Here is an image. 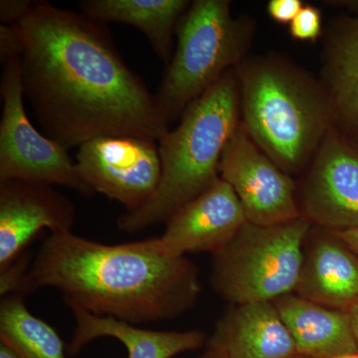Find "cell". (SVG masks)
I'll use <instances>...</instances> for the list:
<instances>
[{
	"mask_svg": "<svg viewBox=\"0 0 358 358\" xmlns=\"http://www.w3.org/2000/svg\"><path fill=\"white\" fill-rule=\"evenodd\" d=\"M14 26L24 98L47 138L69 150L107 136L159 141L169 131L106 24L41 0Z\"/></svg>",
	"mask_w": 358,
	"mask_h": 358,
	"instance_id": "1",
	"label": "cell"
},
{
	"mask_svg": "<svg viewBox=\"0 0 358 358\" xmlns=\"http://www.w3.org/2000/svg\"><path fill=\"white\" fill-rule=\"evenodd\" d=\"M41 288L57 289L71 310L138 327L192 310L201 282L194 263L162 253L154 238L109 245L68 232L45 239L15 294Z\"/></svg>",
	"mask_w": 358,
	"mask_h": 358,
	"instance_id": "2",
	"label": "cell"
},
{
	"mask_svg": "<svg viewBox=\"0 0 358 358\" xmlns=\"http://www.w3.org/2000/svg\"><path fill=\"white\" fill-rule=\"evenodd\" d=\"M240 122V86L234 68L190 103L178 126L159 141V185L140 209L119 216L117 228L138 233L166 224L202 194L219 178L221 157Z\"/></svg>",
	"mask_w": 358,
	"mask_h": 358,
	"instance_id": "3",
	"label": "cell"
},
{
	"mask_svg": "<svg viewBox=\"0 0 358 358\" xmlns=\"http://www.w3.org/2000/svg\"><path fill=\"white\" fill-rule=\"evenodd\" d=\"M235 71L247 134L285 173H301L336 128L326 90L279 59H250Z\"/></svg>",
	"mask_w": 358,
	"mask_h": 358,
	"instance_id": "4",
	"label": "cell"
},
{
	"mask_svg": "<svg viewBox=\"0 0 358 358\" xmlns=\"http://www.w3.org/2000/svg\"><path fill=\"white\" fill-rule=\"evenodd\" d=\"M252 21L235 18L227 0H196L176 30L173 58L155 96L167 126L244 61L253 37Z\"/></svg>",
	"mask_w": 358,
	"mask_h": 358,
	"instance_id": "5",
	"label": "cell"
},
{
	"mask_svg": "<svg viewBox=\"0 0 358 358\" xmlns=\"http://www.w3.org/2000/svg\"><path fill=\"white\" fill-rule=\"evenodd\" d=\"M312 226L303 216L277 225L247 222L212 255L211 288L231 305L274 301L294 294Z\"/></svg>",
	"mask_w": 358,
	"mask_h": 358,
	"instance_id": "6",
	"label": "cell"
},
{
	"mask_svg": "<svg viewBox=\"0 0 358 358\" xmlns=\"http://www.w3.org/2000/svg\"><path fill=\"white\" fill-rule=\"evenodd\" d=\"M0 94V185L18 179L38 181L94 196L68 150L40 134L26 114L20 58L4 63Z\"/></svg>",
	"mask_w": 358,
	"mask_h": 358,
	"instance_id": "7",
	"label": "cell"
},
{
	"mask_svg": "<svg viewBox=\"0 0 358 358\" xmlns=\"http://www.w3.org/2000/svg\"><path fill=\"white\" fill-rule=\"evenodd\" d=\"M80 176L95 192L119 202L126 212L143 206L162 176L157 141L136 136H100L78 148Z\"/></svg>",
	"mask_w": 358,
	"mask_h": 358,
	"instance_id": "8",
	"label": "cell"
},
{
	"mask_svg": "<svg viewBox=\"0 0 358 358\" xmlns=\"http://www.w3.org/2000/svg\"><path fill=\"white\" fill-rule=\"evenodd\" d=\"M219 178L236 193L250 223L277 225L301 217L293 178L258 148L242 122L224 150Z\"/></svg>",
	"mask_w": 358,
	"mask_h": 358,
	"instance_id": "9",
	"label": "cell"
},
{
	"mask_svg": "<svg viewBox=\"0 0 358 358\" xmlns=\"http://www.w3.org/2000/svg\"><path fill=\"white\" fill-rule=\"evenodd\" d=\"M303 217L329 231L358 228V152L331 129L298 192Z\"/></svg>",
	"mask_w": 358,
	"mask_h": 358,
	"instance_id": "10",
	"label": "cell"
},
{
	"mask_svg": "<svg viewBox=\"0 0 358 358\" xmlns=\"http://www.w3.org/2000/svg\"><path fill=\"white\" fill-rule=\"evenodd\" d=\"M76 209L47 183L11 180L0 185V272L21 257L40 231L72 232Z\"/></svg>",
	"mask_w": 358,
	"mask_h": 358,
	"instance_id": "11",
	"label": "cell"
},
{
	"mask_svg": "<svg viewBox=\"0 0 358 358\" xmlns=\"http://www.w3.org/2000/svg\"><path fill=\"white\" fill-rule=\"evenodd\" d=\"M248 222L236 193L218 178L202 194L179 209L166 223L155 246L166 255L218 253Z\"/></svg>",
	"mask_w": 358,
	"mask_h": 358,
	"instance_id": "12",
	"label": "cell"
},
{
	"mask_svg": "<svg viewBox=\"0 0 358 358\" xmlns=\"http://www.w3.org/2000/svg\"><path fill=\"white\" fill-rule=\"evenodd\" d=\"M294 294L350 313L358 306V256L331 231L313 225Z\"/></svg>",
	"mask_w": 358,
	"mask_h": 358,
	"instance_id": "13",
	"label": "cell"
},
{
	"mask_svg": "<svg viewBox=\"0 0 358 358\" xmlns=\"http://www.w3.org/2000/svg\"><path fill=\"white\" fill-rule=\"evenodd\" d=\"M208 343L228 358H299L296 343L273 301L231 305Z\"/></svg>",
	"mask_w": 358,
	"mask_h": 358,
	"instance_id": "14",
	"label": "cell"
},
{
	"mask_svg": "<svg viewBox=\"0 0 358 358\" xmlns=\"http://www.w3.org/2000/svg\"><path fill=\"white\" fill-rule=\"evenodd\" d=\"M75 329L68 345L71 357L77 355L96 338H112L121 341L128 350V358H173L181 353L194 352L206 345V336L192 329L162 331L141 329L114 317L93 315L72 308Z\"/></svg>",
	"mask_w": 358,
	"mask_h": 358,
	"instance_id": "15",
	"label": "cell"
},
{
	"mask_svg": "<svg viewBox=\"0 0 358 358\" xmlns=\"http://www.w3.org/2000/svg\"><path fill=\"white\" fill-rule=\"evenodd\" d=\"M273 303L301 357L336 358L358 352L350 313L324 307L294 293Z\"/></svg>",
	"mask_w": 358,
	"mask_h": 358,
	"instance_id": "16",
	"label": "cell"
},
{
	"mask_svg": "<svg viewBox=\"0 0 358 358\" xmlns=\"http://www.w3.org/2000/svg\"><path fill=\"white\" fill-rule=\"evenodd\" d=\"M189 6L186 0H84L79 4L82 13L103 24L138 28L166 65L173 58L178 26Z\"/></svg>",
	"mask_w": 358,
	"mask_h": 358,
	"instance_id": "17",
	"label": "cell"
},
{
	"mask_svg": "<svg viewBox=\"0 0 358 358\" xmlns=\"http://www.w3.org/2000/svg\"><path fill=\"white\" fill-rule=\"evenodd\" d=\"M322 87L336 127L358 129V17L346 18L334 30L326 53Z\"/></svg>",
	"mask_w": 358,
	"mask_h": 358,
	"instance_id": "18",
	"label": "cell"
},
{
	"mask_svg": "<svg viewBox=\"0 0 358 358\" xmlns=\"http://www.w3.org/2000/svg\"><path fill=\"white\" fill-rule=\"evenodd\" d=\"M0 343L22 358H66L56 329L30 313L18 294L4 296L0 303Z\"/></svg>",
	"mask_w": 358,
	"mask_h": 358,
	"instance_id": "19",
	"label": "cell"
},
{
	"mask_svg": "<svg viewBox=\"0 0 358 358\" xmlns=\"http://www.w3.org/2000/svg\"><path fill=\"white\" fill-rule=\"evenodd\" d=\"M322 17L319 8L303 6L289 24V34L299 41L315 42L322 34Z\"/></svg>",
	"mask_w": 358,
	"mask_h": 358,
	"instance_id": "20",
	"label": "cell"
},
{
	"mask_svg": "<svg viewBox=\"0 0 358 358\" xmlns=\"http://www.w3.org/2000/svg\"><path fill=\"white\" fill-rule=\"evenodd\" d=\"M22 52V42L14 25H1L0 27V58L6 63L13 58H20Z\"/></svg>",
	"mask_w": 358,
	"mask_h": 358,
	"instance_id": "21",
	"label": "cell"
},
{
	"mask_svg": "<svg viewBox=\"0 0 358 358\" xmlns=\"http://www.w3.org/2000/svg\"><path fill=\"white\" fill-rule=\"evenodd\" d=\"M34 1L30 0H1L0 20L6 25H16L29 14Z\"/></svg>",
	"mask_w": 358,
	"mask_h": 358,
	"instance_id": "22",
	"label": "cell"
},
{
	"mask_svg": "<svg viewBox=\"0 0 358 358\" xmlns=\"http://www.w3.org/2000/svg\"><path fill=\"white\" fill-rule=\"evenodd\" d=\"M303 6L301 0H271L268 3V15L275 22L291 24Z\"/></svg>",
	"mask_w": 358,
	"mask_h": 358,
	"instance_id": "23",
	"label": "cell"
},
{
	"mask_svg": "<svg viewBox=\"0 0 358 358\" xmlns=\"http://www.w3.org/2000/svg\"><path fill=\"white\" fill-rule=\"evenodd\" d=\"M343 243L348 245L358 256V228L350 230L331 231Z\"/></svg>",
	"mask_w": 358,
	"mask_h": 358,
	"instance_id": "24",
	"label": "cell"
},
{
	"mask_svg": "<svg viewBox=\"0 0 358 358\" xmlns=\"http://www.w3.org/2000/svg\"><path fill=\"white\" fill-rule=\"evenodd\" d=\"M196 358H228L220 350H218L215 346L212 345L211 343L207 341L206 345H205L204 350ZM299 358H307L300 357Z\"/></svg>",
	"mask_w": 358,
	"mask_h": 358,
	"instance_id": "25",
	"label": "cell"
},
{
	"mask_svg": "<svg viewBox=\"0 0 358 358\" xmlns=\"http://www.w3.org/2000/svg\"><path fill=\"white\" fill-rule=\"evenodd\" d=\"M0 358H22L6 343H0Z\"/></svg>",
	"mask_w": 358,
	"mask_h": 358,
	"instance_id": "26",
	"label": "cell"
},
{
	"mask_svg": "<svg viewBox=\"0 0 358 358\" xmlns=\"http://www.w3.org/2000/svg\"><path fill=\"white\" fill-rule=\"evenodd\" d=\"M329 3H331V6L343 7V8L355 11V13L358 14V1H331Z\"/></svg>",
	"mask_w": 358,
	"mask_h": 358,
	"instance_id": "27",
	"label": "cell"
},
{
	"mask_svg": "<svg viewBox=\"0 0 358 358\" xmlns=\"http://www.w3.org/2000/svg\"><path fill=\"white\" fill-rule=\"evenodd\" d=\"M350 317H352L353 331H355V338H357L358 348V306L350 310Z\"/></svg>",
	"mask_w": 358,
	"mask_h": 358,
	"instance_id": "28",
	"label": "cell"
},
{
	"mask_svg": "<svg viewBox=\"0 0 358 358\" xmlns=\"http://www.w3.org/2000/svg\"><path fill=\"white\" fill-rule=\"evenodd\" d=\"M336 358H358V352L350 353V355H341V357H338Z\"/></svg>",
	"mask_w": 358,
	"mask_h": 358,
	"instance_id": "29",
	"label": "cell"
}]
</instances>
